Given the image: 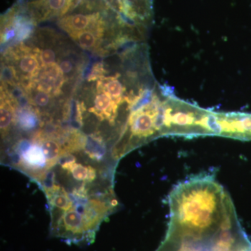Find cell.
Returning a JSON list of instances; mask_svg holds the SVG:
<instances>
[{
	"label": "cell",
	"instance_id": "obj_1",
	"mask_svg": "<svg viewBox=\"0 0 251 251\" xmlns=\"http://www.w3.org/2000/svg\"><path fill=\"white\" fill-rule=\"evenodd\" d=\"M39 50L37 52L33 50L26 46L20 45L11 50L9 55L8 54V57L14 59L17 64L18 74L23 85L27 82L25 87L27 90L34 87L36 77L42 69L40 66L41 61H39Z\"/></svg>",
	"mask_w": 251,
	"mask_h": 251
},
{
	"label": "cell",
	"instance_id": "obj_2",
	"mask_svg": "<svg viewBox=\"0 0 251 251\" xmlns=\"http://www.w3.org/2000/svg\"><path fill=\"white\" fill-rule=\"evenodd\" d=\"M80 0H33L28 3V10L34 21H43L54 16H62Z\"/></svg>",
	"mask_w": 251,
	"mask_h": 251
},
{
	"label": "cell",
	"instance_id": "obj_3",
	"mask_svg": "<svg viewBox=\"0 0 251 251\" xmlns=\"http://www.w3.org/2000/svg\"><path fill=\"white\" fill-rule=\"evenodd\" d=\"M103 19L99 13L88 15L77 14L60 18L58 25L59 27L70 34L92 29L97 25Z\"/></svg>",
	"mask_w": 251,
	"mask_h": 251
},
{
	"label": "cell",
	"instance_id": "obj_4",
	"mask_svg": "<svg viewBox=\"0 0 251 251\" xmlns=\"http://www.w3.org/2000/svg\"><path fill=\"white\" fill-rule=\"evenodd\" d=\"M97 89L98 94L94 99V107L91 108L90 110H92L100 120H103L105 117L110 119V122H113L117 114L119 104L116 103L111 96L104 90L100 82H98Z\"/></svg>",
	"mask_w": 251,
	"mask_h": 251
},
{
	"label": "cell",
	"instance_id": "obj_5",
	"mask_svg": "<svg viewBox=\"0 0 251 251\" xmlns=\"http://www.w3.org/2000/svg\"><path fill=\"white\" fill-rule=\"evenodd\" d=\"M104 28L105 23L102 20L92 29L73 33L70 36L82 49L94 50L98 47L99 41L103 35Z\"/></svg>",
	"mask_w": 251,
	"mask_h": 251
},
{
	"label": "cell",
	"instance_id": "obj_6",
	"mask_svg": "<svg viewBox=\"0 0 251 251\" xmlns=\"http://www.w3.org/2000/svg\"><path fill=\"white\" fill-rule=\"evenodd\" d=\"M63 168L71 172L75 179L78 181H91L95 179L96 171L92 167L84 166L75 163L74 160L67 161L63 165Z\"/></svg>",
	"mask_w": 251,
	"mask_h": 251
},
{
	"label": "cell",
	"instance_id": "obj_7",
	"mask_svg": "<svg viewBox=\"0 0 251 251\" xmlns=\"http://www.w3.org/2000/svg\"><path fill=\"white\" fill-rule=\"evenodd\" d=\"M23 160L31 168H41L45 166L47 159L41 146L31 145L23 153Z\"/></svg>",
	"mask_w": 251,
	"mask_h": 251
},
{
	"label": "cell",
	"instance_id": "obj_8",
	"mask_svg": "<svg viewBox=\"0 0 251 251\" xmlns=\"http://www.w3.org/2000/svg\"><path fill=\"white\" fill-rule=\"evenodd\" d=\"M14 117V108L10 100H1V112H0V125H1V133L8 132Z\"/></svg>",
	"mask_w": 251,
	"mask_h": 251
},
{
	"label": "cell",
	"instance_id": "obj_9",
	"mask_svg": "<svg viewBox=\"0 0 251 251\" xmlns=\"http://www.w3.org/2000/svg\"><path fill=\"white\" fill-rule=\"evenodd\" d=\"M41 147L47 159V166H53L62 151L59 144L52 140H43Z\"/></svg>",
	"mask_w": 251,
	"mask_h": 251
},
{
	"label": "cell",
	"instance_id": "obj_10",
	"mask_svg": "<svg viewBox=\"0 0 251 251\" xmlns=\"http://www.w3.org/2000/svg\"><path fill=\"white\" fill-rule=\"evenodd\" d=\"M52 201L53 206L65 211L69 210L72 207L73 204L70 198L66 194L65 192L55 195L52 198Z\"/></svg>",
	"mask_w": 251,
	"mask_h": 251
},
{
	"label": "cell",
	"instance_id": "obj_11",
	"mask_svg": "<svg viewBox=\"0 0 251 251\" xmlns=\"http://www.w3.org/2000/svg\"><path fill=\"white\" fill-rule=\"evenodd\" d=\"M31 100V103L35 105L36 106L44 108V107L48 106L50 103L51 97L49 93L36 90V92L33 94Z\"/></svg>",
	"mask_w": 251,
	"mask_h": 251
},
{
	"label": "cell",
	"instance_id": "obj_12",
	"mask_svg": "<svg viewBox=\"0 0 251 251\" xmlns=\"http://www.w3.org/2000/svg\"><path fill=\"white\" fill-rule=\"evenodd\" d=\"M39 59L41 61V67H45L49 64L55 62L56 54L53 50L46 49L40 52Z\"/></svg>",
	"mask_w": 251,
	"mask_h": 251
},
{
	"label": "cell",
	"instance_id": "obj_13",
	"mask_svg": "<svg viewBox=\"0 0 251 251\" xmlns=\"http://www.w3.org/2000/svg\"><path fill=\"white\" fill-rule=\"evenodd\" d=\"M59 67L62 69L63 74H70L74 72V64L70 59H63L59 62Z\"/></svg>",
	"mask_w": 251,
	"mask_h": 251
},
{
	"label": "cell",
	"instance_id": "obj_14",
	"mask_svg": "<svg viewBox=\"0 0 251 251\" xmlns=\"http://www.w3.org/2000/svg\"><path fill=\"white\" fill-rule=\"evenodd\" d=\"M247 251H251V248L250 249H249V250H248Z\"/></svg>",
	"mask_w": 251,
	"mask_h": 251
}]
</instances>
